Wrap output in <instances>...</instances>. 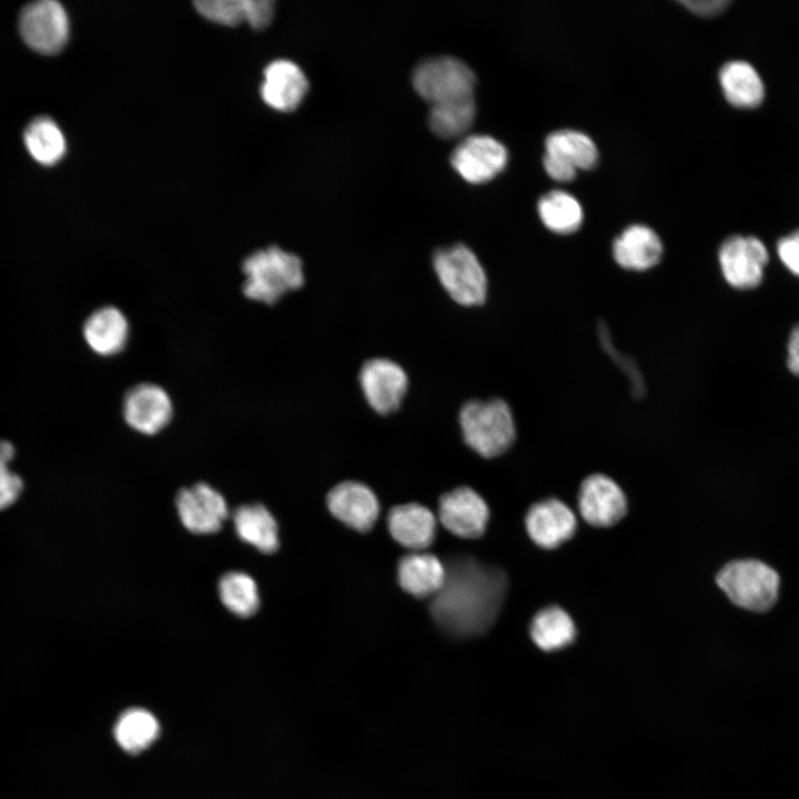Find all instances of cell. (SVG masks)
I'll list each match as a JSON object with an SVG mask.
<instances>
[{
	"instance_id": "obj_1",
	"label": "cell",
	"mask_w": 799,
	"mask_h": 799,
	"mask_svg": "<svg viewBox=\"0 0 799 799\" xmlns=\"http://www.w3.org/2000/svg\"><path fill=\"white\" fill-rule=\"evenodd\" d=\"M444 585L432 597L431 614L449 635L467 637L486 631L503 604L507 578L503 570L472 557L448 562Z\"/></svg>"
},
{
	"instance_id": "obj_2",
	"label": "cell",
	"mask_w": 799,
	"mask_h": 799,
	"mask_svg": "<svg viewBox=\"0 0 799 799\" xmlns=\"http://www.w3.org/2000/svg\"><path fill=\"white\" fill-rule=\"evenodd\" d=\"M243 294L253 301L274 305L305 282L303 262L277 245L260 249L242 263Z\"/></svg>"
},
{
	"instance_id": "obj_3",
	"label": "cell",
	"mask_w": 799,
	"mask_h": 799,
	"mask_svg": "<svg viewBox=\"0 0 799 799\" xmlns=\"http://www.w3.org/2000/svg\"><path fill=\"white\" fill-rule=\"evenodd\" d=\"M458 424L464 443L485 458L502 455L516 438L513 412L502 398L465 402L458 412Z\"/></svg>"
},
{
	"instance_id": "obj_4",
	"label": "cell",
	"mask_w": 799,
	"mask_h": 799,
	"mask_svg": "<svg viewBox=\"0 0 799 799\" xmlns=\"http://www.w3.org/2000/svg\"><path fill=\"white\" fill-rule=\"evenodd\" d=\"M432 265L439 285L454 303L477 307L486 302L487 273L471 247L456 243L437 249Z\"/></svg>"
},
{
	"instance_id": "obj_5",
	"label": "cell",
	"mask_w": 799,
	"mask_h": 799,
	"mask_svg": "<svg viewBox=\"0 0 799 799\" xmlns=\"http://www.w3.org/2000/svg\"><path fill=\"white\" fill-rule=\"evenodd\" d=\"M719 588L737 606L765 611L778 598L780 578L770 566L756 559H740L726 564L718 573Z\"/></svg>"
},
{
	"instance_id": "obj_6",
	"label": "cell",
	"mask_w": 799,
	"mask_h": 799,
	"mask_svg": "<svg viewBox=\"0 0 799 799\" xmlns=\"http://www.w3.org/2000/svg\"><path fill=\"white\" fill-rule=\"evenodd\" d=\"M412 83L423 99L436 104L474 97L476 77L461 59L439 55L421 61L413 71Z\"/></svg>"
},
{
	"instance_id": "obj_7",
	"label": "cell",
	"mask_w": 799,
	"mask_h": 799,
	"mask_svg": "<svg viewBox=\"0 0 799 799\" xmlns=\"http://www.w3.org/2000/svg\"><path fill=\"white\" fill-rule=\"evenodd\" d=\"M357 380L367 405L382 416L400 409L409 387L406 371L387 357L366 360L358 371Z\"/></svg>"
},
{
	"instance_id": "obj_8",
	"label": "cell",
	"mask_w": 799,
	"mask_h": 799,
	"mask_svg": "<svg viewBox=\"0 0 799 799\" xmlns=\"http://www.w3.org/2000/svg\"><path fill=\"white\" fill-rule=\"evenodd\" d=\"M19 30L24 42L42 54H54L67 43L70 24L64 8L53 0L27 4L20 12Z\"/></svg>"
},
{
	"instance_id": "obj_9",
	"label": "cell",
	"mask_w": 799,
	"mask_h": 799,
	"mask_svg": "<svg viewBox=\"0 0 799 799\" xmlns=\"http://www.w3.org/2000/svg\"><path fill=\"white\" fill-rule=\"evenodd\" d=\"M768 259L766 245L752 235L729 236L718 251V261L726 282L739 290L754 289L761 283Z\"/></svg>"
},
{
	"instance_id": "obj_10",
	"label": "cell",
	"mask_w": 799,
	"mask_h": 799,
	"mask_svg": "<svg viewBox=\"0 0 799 799\" xmlns=\"http://www.w3.org/2000/svg\"><path fill=\"white\" fill-rule=\"evenodd\" d=\"M507 161L506 146L487 134L464 138L451 155L452 166L471 183L489 181L505 169Z\"/></svg>"
},
{
	"instance_id": "obj_11",
	"label": "cell",
	"mask_w": 799,
	"mask_h": 799,
	"mask_svg": "<svg viewBox=\"0 0 799 799\" xmlns=\"http://www.w3.org/2000/svg\"><path fill=\"white\" fill-rule=\"evenodd\" d=\"M122 409L125 423L144 435L161 432L173 415L169 394L153 383H140L131 387L124 395Z\"/></svg>"
},
{
	"instance_id": "obj_12",
	"label": "cell",
	"mask_w": 799,
	"mask_h": 799,
	"mask_svg": "<svg viewBox=\"0 0 799 799\" xmlns=\"http://www.w3.org/2000/svg\"><path fill=\"white\" fill-rule=\"evenodd\" d=\"M175 504L182 525L194 534L216 533L229 516L223 495L205 483L181 489Z\"/></svg>"
},
{
	"instance_id": "obj_13",
	"label": "cell",
	"mask_w": 799,
	"mask_h": 799,
	"mask_svg": "<svg viewBox=\"0 0 799 799\" xmlns=\"http://www.w3.org/2000/svg\"><path fill=\"white\" fill-rule=\"evenodd\" d=\"M578 508L586 523L595 527H609L627 512L626 495L610 477L594 474L585 478L578 493Z\"/></svg>"
},
{
	"instance_id": "obj_14",
	"label": "cell",
	"mask_w": 799,
	"mask_h": 799,
	"mask_svg": "<svg viewBox=\"0 0 799 799\" xmlns=\"http://www.w3.org/2000/svg\"><path fill=\"white\" fill-rule=\"evenodd\" d=\"M442 525L462 538H477L485 533L489 509L483 497L469 487L444 494L438 504Z\"/></svg>"
},
{
	"instance_id": "obj_15",
	"label": "cell",
	"mask_w": 799,
	"mask_h": 799,
	"mask_svg": "<svg viewBox=\"0 0 799 799\" xmlns=\"http://www.w3.org/2000/svg\"><path fill=\"white\" fill-rule=\"evenodd\" d=\"M530 539L542 548L553 549L567 542L576 532L574 512L562 500L548 498L534 504L525 517Z\"/></svg>"
},
{
	"instance_id": "obj_16",
	"label": "cell",
	"mask_w": 799,
	"mask_h": 799,
	"mask_svg": "<svg viewBox=\"0 0 799 799\" xmlns=\"http://www.w3.org/2000/svg\"><path fill=\"white\" fill-rule=\"evenodd\" d=\"M327 507L340 522L362 533L374 526L380 514V504L372 489L353 481L332 488L327 495Z\"/></svg>"
},
{
	"instance_id": "obj_17",
	"label": "cell",
	"mask_w": 799,
	"mask_h": 799,
	"mask_svg": "<svg viewBox=\"0 0 799 799\" xmlns=\"http://www.w3.org/2000/svg\"><path fill=\"white\" fill-rule=\"evenodd\" d=\"M307 90L309 81L304 71L291 60H274L264 69L260 93L263 101L277 111L296 109Z\"/></svg>"
},
{
	"instance_id": "obj_18",
	"label": "cell",
	"mask_w": 799,
	"mask_h": 799,
	"mask_svg": "<svg viewBox=\"0 0 799 799\" xmlns=\"http://www.w3.org/2000/svg\"><path fill=\"white\" fill-rule=\"evenodd\" d=\"M664 246L658 234L645 224L627 226L613 243V257L623 269L646 271L659 263Z\"/></svg>"
},
{
	"instance_id": "obj_19",
	"label": "cell",
	"mask_w": 799,
	"mask_h": 799,
	"mask_svg": "<svg viewBox=\"0 0 799 799\" xmlns=\"http://www.w3.org/2000/svg\"><path fill=\"white\" fill-rule=\"evenodd\" d=\"M83 338L89 348L101 356L119 354L129 337L125 315L115 306H102L93 311L82 327Z\"/></svg>"
},
{
	"instance_id": "obj_20",
	"label": "cell",
	"mask_w": 799,
	"mask_h": 799,
	"mask_svg": "<svg viewBox=\"0 0 799 799\" xmlns=\"http://www.w3.org/2000/svg\"><path fill=\"white\" fill-rule=\"evenodd\" d=\"M387 526L392 537L398 544L408 549L422 550L434 540L436 519L427 507L419 504H405L390 510Z\"/></svg>"
},
{
	"instance_id": "obj_21",
	"label": "cell",
	"mask_w": 799,
	"mask_h": 799,
	"mask_svg": "<svg viewBox=\"0 0 799 799\" xmlns=\"http://www.w3.org/2000/svg\"><path fill=\"white\" fill-rule=\"evenodd\" d=\"M401 587L417 597H433L444 585L446 568L434 555L412 553L401 558L397 568Z\"/></svg>"
},
{
	"instance_id": "obj_22",
	"label": "cell",
	"mask_w": 799,
	"mask_h": 799,
	"mask_svg": "<svg viewBox=\"0 0 799 799\" xmlns=\"http://www.w3.org/2000/svg\"><path fill=\"white\" fill-rule=\"evenodd\" d=\"M719 83L726 100L736 108H756L765 99L762 79L747 61L726 62L719 70Z\"/></svg>"
},
{
	"instance_id": "obj_23",
	"label": "cell",
	"mask_w": 799,
	"mask_h": 799,
	"mask_svg": "<svg viewBox=\"0 0 799 799\" xmlns=\"http://www.w3.org/2000/svg\"><path fill=\"white\" fill-rule=\"evenodd\" d=\"M234 529L239 538L257 550L270 554L279 548L277 523L261 504L242 505L233 513Z\"/></svg>"
},
{
	"instance_id": "obj_24",
	"label": "cell",
	"mask_w": 799,
	"mask_h": 799,
	"mask_svg": "<svg viewBox=\"0 0 799 799\" xmlns=\"http://www.w3.org/2000/svg\"><path fill=\"white\" fill-rule=\"evenodd\" d=\"M530 637L544 651H554L567 647L576 638V626L569 614L558 606H548L533 618Z\"/></svg>"
},
{
	"instance_id": "obj_25",
	"label": "cell",
	"mask_w": 799,
	"mask_h": 799,
	"mask_svg": "<svg viewBox=\"0 0 799 799\" xmlns=\"http://www.w3.org/2000/svg\"><path fill=\"white\" fill-rule=\"evenodd\" d=\"M537 211L543 224L558 234L577 231L584 220L579 201L563 190H553L540 196Z\"/></svg>"
},
{
	"instance_id": "obj_26",
	"label": "cell",
	"mask_w": 799,
	"mask_h": 799,
	"mask_svg": "<svg viewBox=\"0 0 799 799\" xmlns=\"http://www.w3.org/2000/svg\"><path fill=\"white\" fill-rule=\"evenodd\" d=\"M546 154L553 155L574 169H590L598 160L595 142L584 132L562 129L549 133L545 140Z\"/></svg>"
},
{
	"instance_id": "obj_27",
	"label": "cell",
	"mask_w": 799,
	"mask_h": 799,
	"mask_svg": "<svg viewBox=\"0 0 799 799\" xmlns=\"http://www.w3.org/2000/svg\"><path fill=\"white\" fill-rule=\"evenodd\" d=\"M159 732L160 726L156 718L142 708L125 710L114 726L115 741L130 754L141 752L151 746Z\"/></svg>"
},
{
	"instance_id": "obj_28",
	"label": "cell",
	"mask_w": 799,
	"mask_h": 799,
	"mask_svg": "<svg viewBox=\"0 0 799 799\" xmlns=\"http://www.w3.org/2000/svg\"><path fill=\"white\" fill-rule=\"evenodd\" d=\"M23 141L30 155L42 165L55 164L67 150L61 129L48 117L30 122L23 133Z\"/></svg>"
},
{
	"instance_id": "obj_29",
	"label": "cell",
	"mask_w": 799,
	"mask_h": 799,
	"mask_svg": "<svg viewBox=\"0 0 799 799\" xmlns=\"http://www.w3.org/2000/svg\"><path fill=\"white\" fill-rule=\"evenodd\" d=\"M476 114L474 97L432 104L428 125L438 136L452 139L464 134Z\"/></svg>"
},
{
	"instance_id": "obj_30",
	"label": "cell",
	"mask_w": 799,
	"mask_h": 799,
	"mask_svg": "<svg viewBox=\"0 0 799 799\" xmlns=\"http://www.w3.org/2000/svg\"><path fill=\"white\" fill-rule=\"evenodd\" d=\"M222 604L239 617H250L260 606L259 588L255 580L243 572L224 574L218 585Z\"/></svg>"
},
{
	"instance_id": "obj_31",
	"label": "cell",
	"mask_w": 799,
	"mask_h": 799,
	"mask_svg": "<svg viewBox=\"0 0 799 799\" xmlns=\"http://www.w3.org/2000/svg\"><path fill=\"white\" fill-rule=\"evenodd\" d=\"M194 7L202 17L218 24L234 27L246 20L245 0H199Z\"/></svg>"
},
{
	"instance_id": "obj_32",
	"label": "cell",
	"mask_w": 799,
	"mask_h": 799,
	"mask_svg": "<svg viewBox=\"0 0 799 799\" xmlns=\"http://www.w3.org/2000/svg\"><path fill=\"white\" fill-rule=\"evenodd\" d=\"M14 446L0 439V510L11 506L23 489L22 478L10 469Z\"/></svg>"
},
{
	"instance_id": "obj_33",
	"label": "cell",
	"mask_w": 799,
	"mask_h": 799,
	"mask_svg": "<svg viewBox=\"0 0 799 799\" xmlns=\"http://www.w3.org/2000/svg\"><path fill=\"white\" fill-rule=\"evenodd\" d=\"M598 335L600 337L601 345L605 346L607 353L615 360L616 363H618L617 365L623 370L629 381H631L633 395L637 398L641 397L645 394V383L637 365L626 355H617L616 350L611 344V340L609 338L608 327L604 322L598 325Z\"/></svg>"
},
{
	"instance_id": "obj_34",
	"label": "cell",
	"mask_w": 799,
	"mask_h": 799,
	"mask_svg": "<svg viewBox=\"0 0 799 799\" xmlns=\"http://www.w3.org/2000/svg\"><path fill=\"white\" fill-rule=\"evenodd\" d=\"M776 250L782 264L793 275L799 276V229L780 237Z\"/></svg>"
},
{
	"instance_id": "obj_35",
	"label": "cell",
	"mask_w": 799,
	"mask_h": 799,
	"mask_svg": "<svg viewBox=\"0 0 799 799\" xmlns=\"http://www.w3.org/2000/svg\"><path fill=\"white\" fill-rule=\"evenodd\" d=\"M245 22L260 30L269 26L274 14V2L271 0H245Z\"/></svg>"
},
{
	"instance_id": "obj_36",
	"label": "cell",
	"mask_w": 799,
	"mask_h": 799,
	"mask_svg": "<svg viewBox=\"0 0 799 799\" xmlns=\"http://www.w3.org/2000/svg\"><path fill=\"white\" fill-rule=\"evenodd\" d=\"M543 165L547 174L559 182L573 180L577 172L572 165L546 153L543 159Z\"/></svg>"
},
{
	"instance_id": "obj_37",
	"label": "cell",
	"mask_w": 799,
	"mask_h": 799,
	"mask_svg": "<svg viewBox=\"0 0 799 799\" xmlns=\"http://www.w3.org/2000/svg\"><path fill=\"white\" fill-rule=\"evenodd\" d=\"M681 4L685 6L688 10L691 12L704 16V17H714L722 12L729 4V1L727 0H686L681 1Z\"/></svg>"
},
{
	"instance_id": "obj_38",
	"label": "cell",
	"mask_w": 799,
	"mask_h": 799,
	"mask_svg": "<svg viewBox=\"0 0 799 799\" xmlns=\"http://www.w3.org/2000/svg\"><path fill=\"white\" fill-rule=\"evenodd\" d=\"M787 365L793 374L799 375V325L789 336Z\"/></svg>"
}]
</instances>
